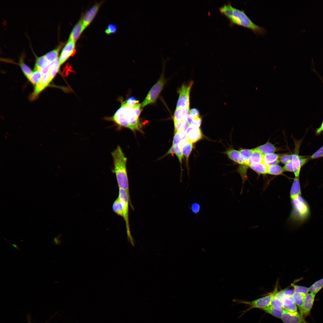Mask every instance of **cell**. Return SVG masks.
<instances>
[{
	"label": "cell",
	"instance_id": "obj_1",
	"mask_svg": "<svg viewBox=\"0 0 323 323\" xmlns=\"http://www.w3.org/2000/svg\"><path fill=\"white\" fill-rule=\"evenodd\" d=\"M121 101L120 107L113 116L105 119L113 122L119 127H126L132 131H141V125L139 117L142 109L141 104L133 105L127 104L125 101Z\"/></svg>",
	"mask_w": 323,
	"mask_h": 323
},
{
	"label": "cell",
	"instance_id": "obj_2",
	"mask_svg": "<svg viewBox=\"0 0 323 323\" xmlns=\"http://www.w3.org/2000/svg\"><path fill=\"white\" fill-rule=\"evenodd\" d=\"M114 164L112 173L115 174L119 188L125 190L130 196L126 164L127 158L118 145L111 153Z\"/></svg>",
	"mask_w": 323,
	"mask_h": 323
},
{
	"label": "cell",
	"instance_id": "obj_3",
	"mask_svg": "<svg viewBox=\"0 0 323 323\" xmlns=\"http://www.w3.org/2000/svg\"><path fill=\"white\" fill-rule=\"evenodd\" d=\"M291 200L292 209L288 220L292 224L299 226L310 217V207L301 195Z\"/></svg>",
	"mask_w": 323,
	"mask_h": 323
},
{
	"label": "cell",
	"instance_id": "obj_4",
	"mask_svg": "<svg viewBox=\"0 0 323 323\" xmlns=\"http://www.w3.org/2000/svg\"><path fill=\"white\" fill-rule=\"evenodd\" d=\"M232 24L237 25L252 30L255 34H265L266 29L254 23L243 10L234 8L233 14L230 19Z\"/></svg>",
	"mask_w": 323,
	"mask_h": 323
},
{
	"label": "cell",
	"instance_id": "obj_5",
	"mask_svg": "<svg viewBox=\"0 0 323 323\" xmlns=\"http://www.w3.org/2000/svg\"><path fill=\"white\" fill-rule=\"evenodd\" d=\"M118 197L122 201L124 206V218L125 223L126 232L128 241L132 246H135V241L132 237L130 231L129 217V205L133 209L130 200V196L124 190L119 188Z\"/></svg>",
	"mask_w": 323,
	"mask_h": 323
},
{
	"label": "cell",
	"instance_id": "obj_6",
	"mask_svg": "<svg viewBox=\"0 0 323 323\" xmlns=\"http://www.w3.org/2000/svg\"><path fill=\"white\" fill-rule=\"evenodd\" d=\"M277 288V284L273 292L272 293L266 296L253 301H246L235 299L234 301L238 304H242L249 305V307L245 311L246 312L253 308H259L262 309L271 305L273 298L276 292L278 291Z\"/></svg>",
	"mask_w": 323,
	"mask_h": 323
},
{
	"label": "cell",
	"instance_id": "obj_7",
	"mask_svg": "<svg viewBox=\"0 0 323 323\" xmlns=\"http://www.w3.org/2000/svg\"><path fill=\"white\" fill-rule=\"evenodd\" d=\"M165 83V80L162 75L157 82L151 88L142 102L141 105L142 108L148 104L155 102L163 89Z\"/></svg>",
	"mask_w": 323,
	"mask_h": 323
},
{
	"label": "cell",
	"instance_id": "obj_8",
	"mask_svg": "<svg viewBox=\"0 0 323 323\" xmlns=\"http://www.w3.org/2000/svg\"><path fill=\"white\" fill-rule=\"evenodd\" d=\"M309 158L301 156L285 164L283 167L284 171L293 172L295 177H299L301 168L308 162Z\"/></svg>",
	"mask_w": 323,
	"mask_h": 323
},
{
	"label": "cell",
	"instance_id": "obj_9",
	"mask_svg": "<svg viewBox=\"0 0 323 323\" xmlns=\"http://www.w3.org/2000/svg\"><path fill=\"white\" fill-rule=\"evenodd\" d=\"M193 84V81H190L187 83L183 84L179 89V95L176 108H189L190 93Z\"/></svg>",
	"mask_w": 323,
	"mask_h": 323
},
{
	"label": "cell",
	"instance_id": "obj_10",
	"mask_svg": "<svg viewBox=\"0 0 323 323\" xmlns=\"http://www.w3.org/2000/svg\"><path fill=\"white\" fill-rule=\"evenodd\" d=\"M278 297L281 301L283 309L292 313L298 312L297 306L295 303L291 295H285L283 290L282 292L278 295Z\"/></svg>",
	"mask_w": 323,
	"mask_h": 323
},
{
	"label": "cell",
	"instance_id": "obj_11",
	"mask_svg": "<svg viewBox=\"0 0 323 323\" xmlns=\"http://www.w3.org/2000/svg\"><path fill=\"white\" fill-rule=\"evenodd\" d=\"M281 319L284 323H308L298 312L292 313L283 309Z\"/></svg>",
	"mask_w": 323,
	"mask_h": 323
},
{
	"label": "cell",
	"instance_id": "obj_12",
	"mask_svg": "<svg viewBox=\"0 0 323 323\" xmlns=\"http://www.w3.org/2000/svg\"><path fill=\"white\" fill-rule=\"evenodd\" d=\"M75 42L68 40L61 53L59 60L60 65L65 62L75 52Z\"/></svg>",
	"mask_w": 323,
	"mask_h": 323
},
{
	"label": "cell",
	"instance_id": "obj_13",
	"mask_svg": "<svg viewBox=\"0 0 323 323\" xmlns=\"http://www.w3.org/2000/svg\"><path fill=\"white\" fill-rule=\"evenodd\" d=\"M101 3H97L93 6L82 18L83 24L86 28L92 21L100 7Z\"/></svg>",
	"mask_w": 323,
	"mask_h": 323
},
{
	"label": "cell",
	"instance_id": "obj_14",
	"mask_svg": "<svg viewBox=\"0 0 323 323\" xmlns=\"http://www.w3.org/2000/svg\"><path fill=\"white\" fill-rule=\"evenodd\" d=\"M52 79L49 72L43 75L39 82L35 87L34 91L32 96V98L37 96L49 84Z\"/></svg>",
	"mask_w": 323,
	"mask_h": 323
},
{
	"label": "cell",
	"instance_id": "obj_15",
	"mask_svg": "<svg viewBox=\"0 0 323 323\" xmlns=\"http://www.w3.org/2000/svg\"><path fill=\"white\" fill-rule=\"evenodd\" d=\"M316 294L310 292L305 298L303 308V317H306L310 313L313 306Z\"/></svg>",
	"mask_w": 323,
	"mask_h": 323
},
{
	"label": "cell",
	"instance_id": "obj_16",
	"mask_svg": "<svg viewBox=\"0 0 323 323\" xmlns=\"http://www.w3.org/2000/svg\"><path fill=\"white\" fill-rule=\"evenodd\" d=\"M189 132L186 135V138L189 141L193 143L198 141L202 138V135L199 127L189 126Z\"/></svg>",
	"mask_w": 323,
	"mask_h": 323
},
{
	"label": "cell",
	"instance_id": "obj_17",
	"mask_svg": "<svg viewBox=\"0 0 323 323\" xmlns=\"http://www.w3.org/2000/svg\"><path fill=\"white\" fill-rule=\"evenodd\" d=\"M85 28L83 24L82 18L73 28L70 35L68 40L75 42Z\"/></svg>",
	"mask_w": 323,
	"mask_h": 323
},
{
	"label": "cell",
	"instance_id": "obj_18",
	"mask_svg": "<svg viewBox=\"0 0 323 323\" xmlns=\"http://www.w3.org/2000/svg\"><path fill=\"white\" fill-rule=\"evenodd\" d=\"M225 153L229 159L235 162L240 165H247L239 150L230 149L226 150Z\"/></svg>",
	"mask_w": 323,
	"mask_h": 323
},
{
	"label": "cell",
	"instance_id": "obj_19",
	"mask_svg": "<svg viewBox=\"0 0 323 323\" xmlns=\"http://www.w3.org/2000/svg\"><path fill=\"white\" fill-rule=\"evenodd\" d=\"M189 108H176L173 115L174 123L180 122L187 118L189 114Z\"/></svg>",
	"mask_w": 323,
	"mask_h": 323
},
{
	"label": "cell",
	"instance_id": "obj_20",
	"mask_svg": "<svg viewBox=\"0 0 323 323\" xmlns=\"http://www.w3.org/2000/svg\"><path fill=\"white\" fill-rule=\"evenodd\" d=\"M306 296L302 293L295 291L291 295L295 303L299 308L300 316L303 318V308Z\"/></svg>",
	"mask_w": 323,
	"mask_h": 323
},
{
	"label": "cell",
	"instance_id": "obj_21",
	"mask_svg": "<svg viewBox=\"0 0 323 323\" xmlns=\"http://www.w3.org/2000/svg\"><path fill=\"white\" fill-rule=\"evenodd\" d=\"M301 195V191L299 177H295L290 191L291 199Z\"/></svg>",
	"mask_w": 323,
	"mask_h": 323
},
{
	"label": "cell",
	"instance_id": "obj_22",
	"mask_svg": "<svg viewBox=\"0 0 323 323\" xmlns=\"http://www.w3.org/2000/svg\"><path fill=\"white\" fill-rule=\"evenodd\" d=\"M280 156L274 153L264 155L263 162L267 166L278 164L280 162Z\"/></svg>",
	"mask_w": 323,
	"mask_h": 323
},
{
	"label": "cell",
	"instance_id": "obj_23",
	"mask_svg": "<svg viewBox=\"0 0 323 323\" xmlns=\"http://www.w3.org/2000/svg\"><path fill=\"white\" fill-rule=\"evenodd\" d=\"M255 148L263 155L274 153L277 150L275 146L269 142Z\"/></svg>",
	"mask_w": 323,
	"mask_h": 323
},
{
	"label": "cell",
	"instance_id": "obj_24",
	"mask_svg": "<svg viewBox=\"0 0 323 323\" xmlns=\"http://www.w3.org/2000/svg\"><path fill=\"white\" fill-rule=\"evenodd\" d=\"M248 166L259 174H267V166L263 162L251 163Z\"/></svg>",
	"mask_w": 323,
	"mask_h": 323
},
{
	"label": "cell",
	"instance_id": "obj_25",
	"mask_svg": "<svg viewBox=\"0 0 323 323\" xmlns=\"http://www.w3.org/2000/svg\"><path fill=\"white\" fill-rule=\"evenodd\" d=\"M112 208L114 213L123 218L124 216L123 204L118 197L114 202L112 206Z\"/></svg>",
	"mask_w": 323,
	"mask_h": 323
},
{
	"label": "cell",
	"instance_id": "obj_26",
	"mask_svg": "<svg viewBox=\"0 0 323 323\" xmlns=\"http://www.w3.org/2000/svg\"><path fill=\"white\" fill-rule=\"evenodd\" d=\"M263 155L256 150L255 148H254L253 152L249 160L248 165L251 163L263 162Z\"/></svg>",
	"mask_w": 323,
	"mask_h": 323
},
{
	"label": "cell",
	"instance_id": "obj_27",
	"mask_svg": "<svg viewBox=\"0 0 323 323\" xmlns=\"http://www.w3.org/2000/svg\"><path fill=\"white\" fill-rule=\"evenodd\" d=\"M284 172L283 167L278 164L267 166V174L277 176L281 174Z\"/></svg>",
	"mask_w": 323,
	"mask_h": 323
},
{
	"label": "cell",
	"instance_id": "obj_28",
	"mask_svg": "<svg viewBox=\"0 0 323 323\" xmlns=\"http://www.w3.org/2000/svg\"><path fill=\"white\" fill-rule=\"evenodd\" d=\"M234 8L229 3L220 7L219 10L222 13L224 14L230 20L232 15Z\"/></svg>",
	"mask_w": 323,
	"mask_h": 323
},
{
	"label": "cell",
	"instance_id": "obj_29",
	"mask_svg": "<svg viewBox=\"0 0 323 323\" xmlns=\"http://www.w3.org/2000/svg\"><path fill=\"white\" fill-rule=\"evenodd\" d=\"M60 65L59 58L58 57L52 62V64L48 72L52 79L58 71Z\"/></svg>",
	"mask_w": 323,
	"mask_h": 323
},
{
	"label": "cell",
	"instance_id": "obj_30",
	"mask_svg": "<svg viewBox=\"0 0 323 323\" xmlns=\"http://www.w3.org/2000/svg\"><path fill=\"white\" fill-rule=\"evenodd\" d=\"M62 46V45H60L57 48L50 51L44 55L46 59L49 62H53L57 57L59 51Z\"/></svg>",
	"mask_w": 323,
	"mask_h": 323
},
{
	"label": "cell",
	"instance_id": "obj_31",
	"mask_svg": "<svg viewBox=\"0 0 323 323\" xmlns=\"http://www.w3.org/2000/svg\"><path fill=\"white\" fill-rule=\"evenodd\" d=\"M193 148V143L189 141L186 142L182 148L183 154L185 158L187 163L189 156L191 153Z\"/></svg>",
	"mask_w": 323,
	"mask_h": 323
},
{
	"label": "cell",
	"instance_id": "obj_32",
	"mask_svg": "<svg viewBox=\"0 0 323 323\" xmlns=\"http://www.w3.org/2000/svg\"><path fill=\"white\" fill-rule=\"evenodd\" d=\"M50 63H51L46 59L44 55L37 57L36 58L34 69L40 71L42 68Z\"/></svg>",
	"mask_w": 323,
	"mask_h": 323
},
{
	"label": "cell",
	"instance_id": "obj_33",
	"mask_svg": "<svg viewBox=\"0 0 323 323\" xmlns=\"http://www.w3.org/2000/svg\"><path fill=\"white\" fill-rule=\"evenodd\" d=\"M262 310L274 317L279 319H281V318L283 310H278L273 307L271 305Z\"/></svg>",
	"mask_w": 323,
	"mask_h": 323
},
{
	"label": "cell",
	"instance_id": "obj_34",
	"mask_svg": "<svg viewBox=\"0 0 323 323\" xmlns=\"http://www.w3.org/2000/svg\"><path fill=\"white\" fill-rule=\"evenodd\" d=\"M253 151L254 149H249L241 148L239 150L247 166Z\"/></svg>",
	"mask_w": 323,
	"mask_h": 323
},
{
	"label": "cell",
	"instance_id": "obj_35",
	"mask_svg": "<svg viewBox=\"0 0 323 323\" xmlns=\"http://www.w3.org/2000/svg\"><path fill=\"white\" fill-rule=\"evenodd\" d=\"M323 288V278L315 282L309 288V291L316 294Z\"/></svg>",
	"mask_w": 323,
	"mask_h": 323
},
{
	"label": "cell",
	"instance_id": "obj_36",
	"mask_svg": "<svg viewBox=\"0 0 323 323\" xmlns=\"http://www.w3.org/2000/svg\"><path fill=\"white\" fill-rule=\"evenodd\" d=\"M301 156L298 155L297 152L292 154H285L281 155L280 158V162L282 163L286 164L296 158L300 157Z\"/></svg>",
	"mask_w": 323,
	"mask_h": 323
},
{
	"label": "cell",
	"instance_id": "obj_37",
	"mask_svg": "<svg viewBox=\"0 0 323 323\" xmlns=\"http://www.w3.org/2000/svg\"><path fill=\"white\" fill-rule=\"evenodd\" d=\"M42 74L38 70L34 69L32 73L30 81L33 84H37L42 77Z\"/></svg>",
	"mask_w": 323,
	"mask_h": 323
},
{
	"label": "cell",
	"instance_id": "obj_38",
	"mask_svg": "<svg viewBox=\"0 0 323 323\" xmlns=\"http://www.w3.org/2000/svg\"><path fill=\"white\" fill-rule=\"evenodd\" d=\"M278 292V291H277L274 295L270 305L275 309L281 311L283 309L281 301L276 295Z\"/></svg>",
	"mask_w": 323,
	"mask_h": 323
},
{
	"label": "cell",
	"instance_id": "obj_39",
	"mask_svg": "<svg viewBox=\"0 0 323 323\" xmlns=\"http://www.w3.org/2000/svg\"><path fill=\"white\" fill-rule=\"evenodd\" d=\"M20 65L24 74L30 81L32 73L31 69L23 62L22 60L20 61Z\"/></svg>",
	"mask_w": 323,
	"mask_h": 323
},
{
	"label": "cell",
	"instance_id": "obj_40",
	"mask_svg": "<svg viewBox=\"0 0 323 323\" xmlns=\"http://www.w3.org/2000/svg\"><path fill=\"white\" fill-rule=\"evenodd\" d=\"M291 285L293 287L295 292L302 293L306 295L309 292V288L296 285L293 284H291Z\"/></svg>",
	"mask_w": 323,
	"mask_h": 323
},
{
	"label": "cell",
	"instance_id": "obj_41",
	"mask_svg": "<svg viewBox=\"0 0 323 323\" xmlns=\"http://www.w3.org/2000/svg\"><path fill=\"white\" fill-rule=\"evenodd\" d=\"M190 209L192 213L197 215L201 211V206L199 203L194 202L191 204Z\"/></svg>",
	"mask_w": 323,
	"mask_h": 323
},
{
	"label": "cell",
	"instance_id": "obj_42",
	"mask_svg": "<svg viewBox=\"0 0 323 323\" xmlns=\"http://www.w3.org/2000/svg\"><path fill=\"white\" fill-rule=\"evenodd\" d=\"M174 146L176 151L175 154L179 159L180 163L181 164L183 156L182 148L180 144L176 145Z\"/></svg>",
	"mask_w": 323,
	"mask_h": 323
},
{
	"label": "cell",
	"instance_id": "obj_43",
	"mask_svg": "<svg viewBox=\"0 0 323 323\" xmlns=\"http://www.w3.org/2000/svg\"><path fill=\"white\" fill-rule=\"evenodd\" d=\"M323 157V146L309 157V159H314Z\"/></svg>",
	"mask_w": 323,
	"mask_h": 323
},
{
	"label": "cell",
	"instance_id": "obj_44",
	"mask_svg": "<svg viewBox=\"0 0 323 323\" xmlns=\"http://www.w3.org/2000/svg\"><path fill=\"white\" fill-rule=\"evenodd\" d=\"M117 31V28L116 26L113 24H110L108 25L105 32L107 34H109L115 33Z\"/></svg>",
	"mask_w": 323,
	"mask_h": 323
},
{
	"label": "cell",
	"instance_id": "obj_45",
	"mask_svg": "<svg viewBox=\"0 0 323 323\" xmlns=\"http://www.w3.org/2000/svg\"><path fill=\"white\" fill-rule=\"evenodd\" d=\"M202 122V119L201 117L194 118L192 121L189 126L193 127H199L200 126Z\"/></svg>",
	"mask_w": 323,
	"mask_h": 323
},
{
	"label": "cell",
	"instance_id": "obj_46",
	"mask_svg": "<svg viewBox=\"0 0 323 323\" xmlns=\"http://www.w3.org/2000/svg\"><path fill=\"white\" fill-rule=\"evenodd\" d=\"M182 138L178 132H176L174 136L173 141V145L175 146L176 145L179 144H180Z\"/></svg>",
	"mask_w": 323,
	"mask_h": 323
},
{
	"label": "cell",
	"instance_id": "obj_47",
	"mask_svg": "<svg viewBox=\"0 0 323 323\" xmlns=\"http://www.w3.org/2000/svg\"><path fill=\"white\" fill-rule=\"evenodd\" d=\"M126 102L130 105H133L139 103V101L134 97H131L125 101Z\"/></svg>",
	"mask_w": 323,
	"mask_h": 323
},
{
	"label": "cell",
	"instance_id": "obj_48",
	"mask_svg": "<svg viewBox=\"0 0 323 323\" xmlns=\"http://www.w3.org/2000/svg\"><path fill=\"white\" fill-rule=\"evenodd\" d=\"M189 114L193 118L200 117L199 110L196 108L191 109L189 112Z\"/></svg>",
	"mask_w": 323,
	"mask_h": 323
},
{
	"label": "cell",
	"instance_id": "obj_49",
	"mask_svg": "<svg viewBox=\"0 0 323 323\" xmlns=\"http://www.w3.org/2000/svg\"><path fill=\"white\" fill-rule=\"evenodd\" d=\"M62 235L61 234H59L57 235L56 237H55L52 243L56 245L60 246L61 245V241L60 240V238L61 237Z\"/></svg>",
	"mask_w": 323,
	"mask_h": 323
},
{
	"label": "cell",
	"instance_id": "obj_50",
	"mask_svg": "<svg viewBox=\"0 0 323 323\" xmlns=\"http://www.w3.org/2000/svg\"><path fill=\"white\" fill-rule=\"evenodd\" d=\"M52 64V62H51L41 69L40 71L42 74H45L48 73V72H49Z\"/></svg>",
	"mask_w": 323,
	"mask_h": 323
},
{
	"label": "cell",
	"instance_id": "obj_51",
	"mask_svg": "<svg viewBox=\"0 0 323 323\" xmlns=\"http://www.w3.org/2000/svg\"><path fill=\"white\" fill-rule=\"evenodd\" d=\"M176 151L175 146L172 145L163 157L169 154H176Z\"/></svg>",
	"mask_w": 323,
	"mask_h": 323
},
{
	"label": "cell",
	"instance_id": "obj_52",
	"mask_svg": "<svg viewBox=\"0 0 323 323\" xmlns=\"http://www.w3.org/2000/svg\"><path fill=\"white\" fill-rule=\"evenodd\" d=\"M323 132V121L322 124L321 126L318 128L316 131V135H319L322 132Z\"/></svg>",
	"mask_w": 323,
	"mask_h": 323
},
{
	"label": "cell",
	"instance_id": "obj_53",
	"mask_svg": "<svg viewBox=\"0 0 323 323\" xmlns=\"http://www.w3.org/2000/svg\"><path fill=\"white\" fill-rule=\"evenodd\" d=\"M10 244L12 245L17 250L20 251L21 250L20 249L18 246L15 244H12L10 242Z\"/></svg>",
	"mask_w": 323,
	"mask_h": 323
},
{
	"label": "cell",
	"instance_id": "obj_54",
	"mask_svg": "<svg viewBox=\"0 0 323 323\" xmlns=\"http://www.w3.org/2000/svg\"><path fill=\"white\" fill-rule=\"evenodd\" d=\"M5 138H7V135H5Z\"/></svg>",
	"mask_w": 323,
	"mask_h": 323
},
{
	"label": "cell",
	"instance_id": "obj_55",
	"mask_svg": "<svg viewBox=\"0 0 323 323\" xmlns=\"http://www.w3.org/2000/svg\"><path fill=\"white\" fill-rule=\"evenodd\" d=\"M39 145H41V146H42V144H41V143H39Z\"/></svg>",
	"mask_w": 323,
	"mask_h": 323
}]
</instances>
